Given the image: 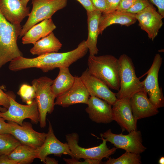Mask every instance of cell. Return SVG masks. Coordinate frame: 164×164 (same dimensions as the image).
Returning a JSON list of instances; mask_svg holds the SVG:
<instances>
[{
    "mask_svg": "<svg viewBox=\"0 0 164 164\" xmlns=\"http://www.w3.org/2000/svg\"><path fill=\"white\" fill-rule=\"evenodd\" d=\"M88 50L86 41L84 40L76 48L69 52H53L34 58H27L25 64L27 68H38L43 72H47L57 68L69 67L72 63L84 56Z\"/></svg>",
    "mask_w": 164,
    "mask_h": 164,
    "instance_id": "1",
    "label": "cell"
},
{
    "mask_svg": "<svg viewBox=\"0 0 164 164\" xmlns=\"http://www.w3.org/2000/svg\"><path fill=\"white\" fill-rule=\"evenodd\" d=\"M87 68L90 72L109 88L118 91L120 87L118 59L111 55L89 56Z\"/></svg>",
    "mask_w": 164,
    "mask_h": 164,
    "instance_id": "2",
    "label": "cell"
},
{
    "mask_svg": "<svg viewBox=\"0 0 164 164\" xmlns=\"http://www.w3.org/2000/svg\"><path fill=\"white\" fill-rule=\"evenodd\" d=\"M22 29L21 25L8 21L0 12V68L14 59L23 56L17 44Z\"/></svg>",
    "mask_w": 164,
    "mask_h": 164,
    "instance_id": "3",
    "label": "cell"
},
{
    "mask_svg": "<svg viewBox=\"0 0 164 164\" xmlns=\"http://www.w3.org/2000/svg\"><path fill=\"white\" fill-rule=\"evenodd\" d=\"M120 87L116 96L118 99L130 98L135 93L144 91L143 81L137 77L132 59L127 55L118 59Z\"/></svg>",
    "mask_w": 164,
    "mask_h": 164,
    "instance_id": "4",
    "label": "cell"
},
{
    "mask_svg": "<svg viewBox=\"0 0 164 164\" xmlns=\"http://www.w3.org/2000/svg\"><path fill=\"white\" fill-rule=\"evenodd\" d=\"M53 81V80L51 78L43 76L34 79L31 83L36 93L39 122L42 128L46 126L47 114H51L54 110L56 97L52 88Z\"/></svg>",
    "mask_w": 164,
    "mask_h": 164,
    "instance_id": "5",
    "label": "cell"
},
{
    "mask_svg": "<svg viewBox=\"0 0 164 164\" xmlns=\"http://www.w3.org/2000/svg\"><path fill=\"white\" fill-rule=\"evenodd\" d=\"M68 0H32V8L19 38L22 37L32 26L40 22L51 18L58 11L67 6Z\"/></svg>",
    "mask_w": 164,
    "mask_h": 164,
    "instance_id": "6",
    "label": "cell"
},
{
    "mask_svg": "<svg viewBox=\"0 0 164 164\" xmlns=\"http://www.w3.org/2000/svg\"><path fill=\"white\" fill-rule=\"evenodd\" d=\"M102 142L99 145L90 148H85L78 145L79 135L76 132L67 134L65 138L69 149L73 155V158L79 160L81 159H96L102 160L108 159L115 152L117 148L110 149L107 145L106 140L101 137Z\"/></svg>",
    "mask_w": 164,
    "mask_h": 164,
    "instance_id": "7",
    "label": "cell"
},
{
    "mask_svg": "<svg viewBox=\"0 0 164 164\" xmlns=\"http://www.w3.org/2000/svg\"><path fill=\"white\" fill-rule=\"evenodd\" d=\"M8 94L10 106L6 111H0V117L20 125H22L24 120L27 118L36 124L39 122V112L35 99L30 104L23 105L17 102L12 96Z\"/></svg>",
    "mask_w": 164,
    "mask_h": 164,
    "instance_id": "8",
    "label": "cell"
},
{
    "mask_svg": "<svg viewBox=\"0 0 164 164\" xmlns=\"http://www.w3.org/2000/svg\"><path fill=\"white\" fill-rule=\"evenodd\" d=\"M162 61L161 55L156 54L151 67L146 73V78L143 81L144 91L148 94L150 101L158 109L164 106L162 89L160 87L158 82L159 73Z\"/></svg>",
    "mask_w": 164,
    "mask_h": 164,
    "instance_id": "9",
    "label": "cell"
},
{
    "mask_svg": "<svg viewBox=\"0 0 164 164\" xmlns=\"http://www.w3.org/2000/svg\"><path fill=\"white\" fill-rule=\"evenodd\" d=\"M101 137L113 144L117 149L126 151L140 154L144 152L146 148L142 144L141 132L137 130L129 132L126 135L118 134L112 132L110 129L100 134Z\"/></svg>",
    "mask_w": 164,
    "mask_h": 164,
    "instance_id": "10",
    "label": "cell"
},
{
    "mask_svg": "<svg viewBox=\"0 0 164 164\" xmlns=\"http://www.w3.org/2000/svg\"><path fill=\"white\" fill-rule=\"evenodd\" d=\"M9 133L17 138L21 144L37 149L43 143L47 133L39 132L34 130L31 124L23 122L22 125L11 121H8Z\"/></svg>",
    "mask_w": 164,
    "mask_h": 164,
    "instance_id": "11",
    "label": "cell"
},
{
    "mask_svg": "<svg viewBox=\"0 0 164 164\" xmlns=\"http://www.w3.org/2000/svg\"><path fill=\"white\" fill-rule=\"evenodd\" d=\"M90 97L89 93L80 77L75 76L72 86L56 98L55 104L64 108L77 104H87Z\"/></svg>",
    "mask_w": 164,
    "mask_h": 164,
    "instance_id": "12",
    "label": "cell"
},
{
    "mask_svg": "<svg viewBox=\"0 0 164 164\" xmlns=\"http://www.w3.org/2000/svg\"><path fill=\"white\" fill-rule=\"evenodd\" d=\"M141 29L145 32L149 39L153 41L162 27L164 18L151 4L135 14Z\"/></svg>",
    "mask_w": 164,
    "mask_h": 164,
    "instance_id": "13",
    "label": "cell"
},
{
    "mask_svg": "<svg viewBox=\"0 0 164 164\" xmlns=\"http://www.w3.org/2000/svg\"><path fill=\"white\" fill-rule=\"evenodd\" d=\"M49 128L45 140L43 145L38 148L36 158L44 163L45 157L50 154L61 157L67 155L73 157L67 143H63L56 137L51 122H49Z\"/></svg>",
    "mask_w": 164,
    "mask_h": 164,
    "instance_id": "14",
    "label": "cell"
},
{
    "mask_svg": "<svg viewBox=\"0 0 164 164\" xmlns=\"http://www.w3.org/2000/svg\"><path fill=\"white\" fill-rule=\"evenodd\" d=\"M80 77L90 96L105 101L111 105L117 100L116 93L112 92L103 81L92 75L87 68Z\"/></svg>",
    "mask_w": 164,
    "mask_h": 164,
    "instance_id": "15",
    "label": "cell"
},
{
    "mask_svg": "<svg viewBox=\"0 0 164 164\" xmlns=\"http://www.w3.org/2000/svg\"><path fill=\"white\" fill-rule=\"evenodd\" d=\"M129 98L117 99L112 105L113 121L120 125L123 131L128 132L137 130V122L132 113Z\"/></svg>",
    "mask_w": 164,
    "mask_h": 164,
    "instance_id": "16",
    "label": "cell"
},
{
    "mask_svg": "<svg viewBox=\"0 0 164 164\" xmlns=\"http://www.w3.org/2000/svg\"><path fill=\"white\" fill-rule=\"evenodd\" d=\"M85 111L92 121L107 124L113 121L112 105L105 101L90 96Z\"/></svg>",
    "mask_w": 164,
    "mask_h": 164,
    "instance_id": "17",
    "label": "cell"
},
{
    "mask_svg": "<svg viewBox=\"0 0 164 164\" xmlns=\"http://www.w3.org/2000/svg\"><path fill=\"white\" fill-rule=\"evenodd\" d=\"M134 118L136 121L140 119L154 116L159 112L150 101L144 91L137 92L129 98Z\"/></svg>",
    "mask_w": 164,
    "mask_h": 164,
    "instance_id": "18",
    "label": "cell"
},
{
    "mask_svg": "<svg viewBox=\"0 0 164 164\" xmlns=\"http://www.w3.org/2000/svg\"><path fill=\"white\" fill-rule=\"evenodd\" d=\"M0 12L10 23L20 25L30 13L29 8L23 5L21 0H0Z\"/></svg>",
    "mask_w": 164,
    "mask_h": 164,
    "instance_id": "19",
    "label": "cell"
},
{
    "mask_svg": "<svg viewBox=\"0 0 164 164\" xmlns=\"http://www.w3.org/2000/svg\"><path fill=\"white\" fill-rule=\"evenodd\" d=\"M137 21L135 14L125 12L116 11L110 13H102L99 22V34H102L108 26L114 24L129 26Z\"/></svg>",
    "mask_w": 164,
    "mask_h": 164,
    "instance_id": "20",
    "label": "cell"
},
{
    "mask_svg": "<svg viewBox=\"0 0 164 164\" xmlns=\"http://www.w3.org/2000/svg\"><path fill=\"white\" fill-rule=\"evenodd\" d=\"M102 12L97 10L87 11L88 36L86 41L87 46L89 52V56L97 54L98 50L97 47L99 32V22Z\"/></svg>",
    "mask_w": 164,
    "mask_h": 164,
    "instance_id": "21",
    "label": "cell"
},
{
    "mask_svg": "<svg viewBox=\"0 0 164 164\" xmlns=\"http://www.w3.org/2000/svg\"><path fill=\"white\" fill-rule=\"evenodd\" d=\"M56 28L51 18L42 21L30 29L23 36V44H34L37 41L47 36Z\"/></svg>",
    "mask_w": 164,
    "mask_h": 164,
    "instance_id": "22",
    "label": "cell"
},
{
    "mask_svg": "<svg viewBox=\"0 0 164 164\" xmlns=\"http://www.w3.org/2000/svg\"><path fill=\"white\" fill-rule=\"evenodd\" d=\"M33 45V46L30 50V52L33 55L38 56L50 53L57 52L62 46L53 32L39 40Z\"/></svg>",
    "mask_w": 164,
    "mask_h": 164,
    "instance_id": "23",
    "label": "cell"
},
{
    "mask_svg": "<svg viewBox=\"0 0 164 164\" xmlns=\"http://www.w3.org/2000/svg\"><path fill=\"white\" fill-rule=\"evenodd\" d=\"M59 69L58 74L53 80L52 85V90L56 98L69 89L75 80V77L71 74L69 67H62Z\"/></svg>",
    "mask_w": 164,
    "mask_h": 164,
    "instance_id": "24",
    "label": "cell"
},
{
    "mask_svg": "<svg viewBox=\"0 0 164 164\" xmlns=\"http://www.w3.org/2000/svg\"><path fill=\"white\" fill-rule=\"evenodd\" d=\"M38 148L34 149L21 143L8 156L17 164L31 163L36 158Z\"/></svg>",
    "mask_w": 164,
    "mask_h": 164,
    "instance_id": "25",
    "label": "cell"
},
{
    "mask_svg": "<svg viewBox=\"0 0 164 164\" xmlns=\"http://www.w3.org/2000/svg\"><path fill=\"white\" fill-rule=\"evenodd\" d=\"M20 144V142L11 134H0V156L8 155Z\"/></svg>",
    "mask_w": 164,
    "mask_h": 164,
    "instance_id": "26",
    "label": "cell"
},
{
    "mask_svg": "<svg viewBox=\"0 0 164 164\" xmlns=\"http://www.w3.org/2000/svg\"><path fill=\"white\" fill-rule=\"evenodd\" d=\"M108 159L104 162V164H141L142 163L140 154L128 152H126L119 157L112 158L109 157Z\"/></svg>",
    "mask_w": 164,
    "mask_h": 164,
    "instance_id": "27",
    "label": "cell"
},
{
    "mask_svg": "<svg viewBox=\"0 0 164 164\" xmlns=\"http://www.w3.org/2000/svg\"><path fill=\"white\" fill-rule=\"evenodd\" d=\"M17 94L27 104H31L36 98V93L32 86L26 84L21 86Z\"/></svg>",
    "mask_w": 164,
    "mask_h": 164,
    "instance_id": "28",
    "label": "cell"
},
{
    "mask_svg": "<svg viewBox=\"0 0 164 164\" xmlns=\"http://www.w3.org/2000/svg\"><path fill=\"white\" fill-rule=\"evenodd\" d=\"M151 4L148 0H136L132 6L125 12L136 14Z\"/></svg>",
    "mask_w": 164,
    "mask_h": 164,
    "instance_id": "29",
    "label": "cell"
},
{
    "mask_svg": "<svg viewBox=\"0 0 164 164\" xmlns=\"http://www.w3.org/2000/svg\"><path fill=\"white\" fill-rule=\"evenodd\" d=\"M63 159L67 164H100L102 162V160L96 159H85L84 161H79V160L73 158H64Z\"/></svg>",
    "mask_w": 164,
    "mask_h": 164,
    "instance_id": "30",
    "label": "cell"
},
{
    "mask_svg": "<svg viewBox=\"0 0 164 164\" xmlns=\"http://www.w3.org/2000/svg\"><path fill=\"white\" fill-rule=\"evenodd\" d=\"M136 0H120L117 11L126 12L133 5Z\"/></svg>",
    "mask_w": 164,
    "mask_h": 164,
    "instance_id": "31",
    "label": "cell"
},
{
    "mask_svg": "<svg viewBox=\"0 0 164 164\" xmlns=\"http://www.w3.org/2000/svg\"><path fill=\"white\" fill-rule=\"evenodd\" d=\"M106 8L104 13H110L117 10L120 0H106Z\"/></svg>",
    "mask_w": 164,
    "mask_h": 164,
    "instance_id": "32",
    "label": "cell"
},
{
    "mask_svg": "<svg viewBox=\"0 0 164 164\" xmlns=\"http://www.w3.org/2000/svg\"><path fill=\"white\" fill-rule=\"evenodd\" d=\"M96 9L102 13L105 12L106 8V0H90Z\"/></svg>",
    "mask_w": 164,
    "mask_h": 164,
    "instance_id": "33",
    "label": "cell"
},
{
    "mask_svg": "<svg viewBox=\"0 0 164 164\" xmlns=\"http://www.w3.org/2000/svg\"><path fill=\"white\" fill-rule=\"evenodd\" d=\"M0 106L8 109L10 106L9 95L5 93L0 87Z\"/></svg>",
    "mask_w": 164,
    "mask_h": 164,
    "instance_id": "34",
    "label": "cell"
},
{
    "mask_svg": "<svg viewBox=\"0 0 164 164\" xmlns=\"http://www.w3.org/2000/svg\"><path fill=\"white\" fill-rule=\"evenodd\" d=\"M155 5L158 9V12L164 17V0H148Z\"/></svg>",
    "mask_w": 164,
    "mask_h": 164,
    "instance_id": "35",
    "label": "cell"
},
{
    "mask_svg": "<svg viewBox=\"0 0 164 164\" xmlns=\"http://www.w3.org/2000/svg\"><path fill=\"white\" fill-rule=\"evenodd\" d=\"M87 11H91L96 10L90 0H76Z\"/></svg>",
    "mask_w": 164,
    "mask_h": 164,
    "instance_id": "36",
    "label": "cell"
},
{
    "mask_svg": "<svg viewBox=\"0 0 164 164\" xmlns=\"http://www.w3.org/2000/svg\"><path fill=\"white\" fill-rule=\"evenodd\" d=\"M9 124L5 122V120L0 117V134L9 133Z\"/></svg>",
    "mask_w": 164,
    "mask_h": 164,
    "instance_id": "37",
    "label": "cell"
},
{
    "mask_svg": "<svg viewBox=\"0 0 164 164\" xmlns=\"http://www.w3.org/2000/svg\"><path fill=\"white\" fill-rule=\"evenodd\" d=\"M0 164H17L15 161L10 159L8 155L0 156Z\"/></svg>",
    "mask_w": 164,
    "mask_h": 164,
    "instance_id": "38",
    "label": "cell"
},
{
    "mask_svg": "<svg viewBox=\"0 0 164 164\" xmlns=\"http://www.w3.org/2000/svg\"><path fill=\"white\" fill-rule=\"evenodd\" d=\"M43 163L46 164H58V161L54 158L47 156L45 159Z\"/></svg>",
    "mask_w": 164,
    "mask_h": 164,
    "instance_id": "39",
    "label": "cell"
},
{
    "mask_svg": "<svg viewBox=\"0 0 164 164\" xmlns=\"http://www.w3.org/2000/svg\"><path fill=\"white\" fill-rule=\"evenodd\" d=\"M30 0H21L22 4L25 6L26 7L27 4Z\"/></svg>",
    "mask_w": 164,
    "mask_h": 164,
    "instance_id": "40",
    "label": "cell"
},
{
    "mask_svg": "<svg viewBox=\"0 0 164 164\" xmlns=\"http://www.w3.org/2000/svg\"><path fill=\"white\" fill-rule=\"evenodd\" d=\"M158 163L159 164H164V157H162L160 158L159 159Z\"/></svg>",
    "mask_w": 164,
    "mask_h": 164,
    "instance_id": "41",
    "label": "cell"
},
{
    "mask_svg": "<svg viewBox=\"0 0 164 164\" xmlns=\"http://www.w3.org/2000/svg\"><path fill=\"white\" fill-rule=\"evenodd\" d=\"M7 109L4 107H2L0 106V111L1 112H4L6 111Z\"/></svg>",
    "mask_w": 164,
    "mask_h": 164,
    "instance_id": "42",
    "label": "cell"
}]
</instances>
